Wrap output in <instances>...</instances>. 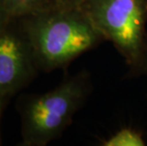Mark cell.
<instances>
[{
  "label": "cell",
  "mask_w": 147,
  "mask_h": 146,
  "mask_svg": "<svg viewBox=\"0 0 147 146\" xmlns=\"http://www.w3.org/2000/svg\"><path fill=\"white\" fill-rule=\"evenodd\" d=\"M4 4L12 19H19L55 6L53 0H4Z\"/></svg>",
  "instance_id": "5b68a950"
},
{
  "label": "cell",
  "mask_w": 147,
  "mask_h": 146,
  "mask_svg": "<svg viewBox=\"0 0 147 146\" xmlns=\"http://www.w3.org/2000/svg\"><path fill=\"white\" fill-rule=\"evenodd\" d=\"M92 91L91 74L82 69L51 91L23 96L17 104L21 119L20 145L46 146L59 139Z\"/></svg>",
  "instance_id": "7a4b0ae2"
},
{
  "label": "cell",
  "mask_w": 147,
  "mask_h": 146,
  "mask_svg": "<svg viewBox=\"0 0 147 146\" xmlns=\"http://www.w3.org/2000/svg\"><path fill=\"white\" fill-rule=\"evenodd\" d=\"M102 146H144L146 141L142 132L133 127H123L102 141Z\"/></svg>",
  "instance_id": "8992f818"
},
{
  "label": "cell",
  "mask_w": 147,
  "mask_h": 146,
  "mask_svg": "<svg viewBox=\"0 0 147 146\" xmlns=\"http://www.w3.org/2000/svg\"><path fill=\"white\" fill-rule=\"evenodd\" d=\"M142 76H147V37L139 60L133 67H128L125 78L133 79Z\"/></svg>",
  "instance_id": "52a82bcc"
},
{
  "label": "cell",
  "mask_w": 147,
  "mask_h": 146,
  "mask_svg": "<svg viewBox=\"0 0 147 146\" xmlns=\"http://www.w3.org/2000/svg\"><path fill=\"white\" fill-rule=\"evenodd\" d=\"M80 9L128 67H133L147 37V0H86Z\"/></svg>",
  "instance_id": "3957f363"
},
{
  "label": "cell",
  "mask_w": 147,
  "mask_h": 146,
  "mask_svg": "<svg viewBox=\"0 0 147 146\" xmlns=\"http://www.w3.org/2000/svg\"><path fill=\"white\" fill-rule=\"evenodd\" d=\"M32 48L18 19L0 33V96L9 98L32 82L39 72Z\"/></svg>",
  "instance_id": "277c9868"
},
{
  "label": "cell",
  "mask_w": 147,
  "mask_h": 146,
  "mask_svg": "<svg viewBox=\"0 0 147 146\" xmlns=\"http://www.w3.org/2000/svg\"><path fill=\"white\" fill-rule=\"evenodd\" d=\"M5 100H6V98L0 96V120H1L2 110H3V107H4V104H5ZM0 144H1V139H0Z\"/></svg>",
  "instance_id": "30bf717a"
},
{
  "label": "cell",
  "mask_w": 147,
  "mask_h": 146,
  "mask_svg": "<svg viewBox=\"0 0 147 146\" xmlns=\"http://www.w3.org/2000/svg\"><path fill=\"white\" fill-rule=\"evenodd\" d=\"M54 5L59 8L65 9H77L81 8L86 0H53Z\"/></svg>",
  "instance_id": "9c48e42d"
},
{
  "label": "cell",
  "mask_w": 147,
  "mask_h": 146,
  "mask_svg": "<svg viewBox=\"0 0 147 146\" xmlns=\"http://www.w3.org/2000/svg\"><path fill=\"white\" fill-rule=\"evenodd\" d=\"M11 20L12 18L10 16L5 7L4 0H0V33L6 29V27L11 23Z\"/></svg>",
  "instance_id": "ba28073f"
},
{
  "label": "cell",
  "mask_w": 147,
  "mask_h": 146,
  "mask_svg": "<svg viewBox=\"0 0 147 146\" xmlns=\"http://www.w3.org/2000/svg\"><path fill=\"white\" fill-rule=\"evenodd\" d=\"M40 71L63 69L105 42L81 10L51 7L18 19Z\"/></svg>",
  "instance_id": "6da1fadb"
}]
</instances>
